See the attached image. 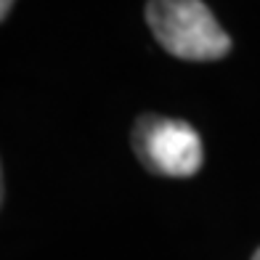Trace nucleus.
I'll list each match as a JSON object with an SVG mask.
<instances>
[{
  "label": "nucleus",
  "instance_id": "f257e3e1",
  "mask_svg": "<svg viewBox=\"0 0 260 260\" xmlns=\"http://www.w3.org/2000/svg\"><path fill=\"white\" fill-rule=\"evenodd\" d=\"M146 24L175 58L218 61L231 51V38L199 0H151L146 3Z\"/></svg>",
  "mask_w": 260,
  "mask_h": 260
},
{
  "label": "nucleus",
  "instance_id": "f03ea898",
  "mask_svg": "<svg viewBox=\"0 0 260 260\" xmlns=\"http://www.w3.org/2000/svg\"><path fill=\"white\" fill-rule=\"evenodd\" d=\"M133 149L151 173L165 178H191L202 168V141L183 120L144 114L133 127Z\"/></svg>",
  "mask_w": 260,
  "mask_h": 260
},
{
  "label": "nucleus",
  "instance_id": "7ed1b4c3",
  "mask_svg": "<svg viewBox=\"0 0 260 260\" xmlns=\"http://www.w3.org/2000/svg\"><path fill=\"white\" fill-rule=\"evenodd\" d=\"M11 8H14V3H8V0H0V21H3V19L11 14Z\"/></svg>",
  "mask_w": 260,
  "mask_h": 260
},
{
  "label": "nucleus",
  "instance_id": "20e7f679",
  "mask_svg": "<svg viewBox=\"0 0 260 260\" xmlns=\"http://www.w3.org/2000/svg\"><path fill=\"white\" fill-rule=\"evenodd\" d=\"M3 191H6L3 188V168H0V205H3Z\"/></svg>",
  "mask_w": 260,
  "mask_h": 260
},
{
  "label": "nucleus",
  "instance_id": "39448f33",
  "mask_svg": "<svg viewBox=\"0 0 260 260\" xmlns=\"http://www.w3.org/2000/svg\"><path fill=\"white\" fill-rule=\"evenodd\" d=\"M252 260H260V250H257V252H255V255H252Z\"/></svg>",
  "mask_w": 260,
  "mask_h": 260
}]
</instances>
